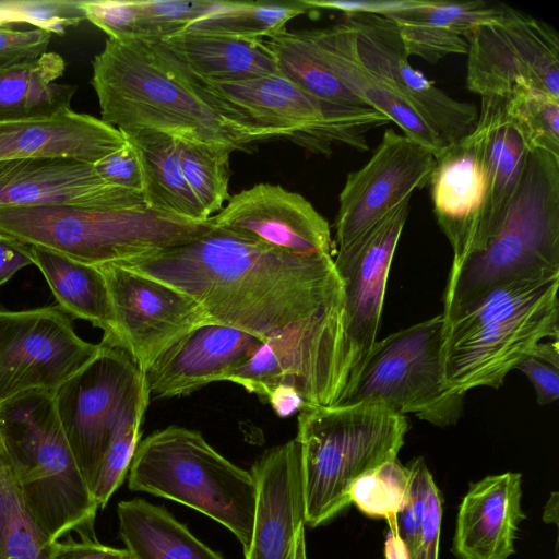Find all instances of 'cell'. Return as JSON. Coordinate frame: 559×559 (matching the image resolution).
I'll use <instances>...</instances> for the list:
<instances>
[{
    "instance_id": "6da1fadb",
    "label": "cell",
    "mask_w": 559,
    "mask_h": 559,
    "mask_svg": "<svg viewBox=\"0 0 559 559\" xmlns=\"http://www.w3.org/2000/svg\"><path fill=\"white\" fill-rule=\"evenodd\" d=\"M119 264L181 290L213 323L262 341L345 307L331 254L280 251L214 225L187 243Z\"/></svg>"
},
{
    "instance_id": "7a4b0ae2",
    "label": "cell",
    "mask_w": 559,
    "mask_h": 559,
    "mask_svg": "<svg viewBox=\"0 0 559 559\" xmlns=\"http://www.w3.org/2000/svg\"><path fill=\"white\" fill-rule=\"evenodd\" d=\"M92 70L100 119L118 130L146 128L233 151L258 142L200 90L158 38H108Z\"/></svg>"
},
{
    "instance_id": "3957f363",
    "label": "cell",
    "mask_w": 559,
    "mask_h": 559,
    "mask_svg": "<svg viewBox=\"0 0 559 559\" xmlns=\"http://www.w3.org/2000/svg\"><path fill=\"white\" fill-rule=\"evenodd\" d=\"M559 275L500 285L443 319L445 385L499 389L545 338L559 340Z\"/></svg>"
},
{
    "instance_id": "277c9868",
    "label": "cell",
    "mask_w": 559,
    "mask_h": 559,
    "mask_svg": "<svg viewBox=\"0 0 559 559\" xmlns=\"http://www.w3.org/2000/svg\"><path fill=\"white\" fill-rule=\"evenodd\" d=\"M306 525L335 519L352 503L353 483L394 461L409 425L378 399L348 404L306 405L298 414Z\"/></svg>"
},
{
    "instance_id": "5b68a950",
    "label": "cell",
    "mask_w": 559,
    "mask_h": 559,
    "mask_svg": "<svg viewBox=\"0 0 559 559\" xmlns=\"http://www.w3.org/2000/svg\"><path fill=\"white\" fill-rule=\"evenodd\" d=\"M559 275V156L528 152L520 185L484 248L451 267L443 319L503 284Z\"/></svg>"
},
{
    "instance_id": "8992f818",
    "label": "cell",
    "mask_w": 559,
    "mask_h": 559,
    "mask_svg": "<svg viewBox=\"0 0 559 559\" xmlns=\"http://www.w3.org/2000/svg\"><path fill=\"white\" fill-rule=\"evenodd\" d=\"M0 439L16 467L24 501L41 531L96 539L98 504L70 448L53 393L29 391L0 404Z\"/></svg>"
},
{
    "instance_id": "52a82bcc",
    "label": "cell",
    "mask_w": 559,
    "mask_h": 559,
    "mask_svg": "<svg viewBox=\"0 0 559 559\" xmlns=\"http://www.w3.org/2000/svg\"><path fill=\"white\" fill-rule=\"evenodd\" d=\"M212 227V218L192 221L148 204L0 210V234L96 266L156 254Z\"/></svg>"
},
{
    "instance_id": "ba28073f",
    "label": "cell",
    "mask_w": 559,
    "mask_h": 559,
    "mask_svg": "<svg viewBox=\"0 0 559 559\" xmlns=\"http://www.w3.org/2000/svg\"><path fill=\"white\" fill-rule=\"evenodd\" d=\"M128 487L194 509L230 531L245 549L251 538L257 487L246 471L195 430L169 426L138 443Z\"/></svg>"
},
{
    "instance_id": "9c48e42d",
    "label": "cell",
    "mask_w": 559,
    "mask_h": 559,
    "mask_svg": "<svg viewBox=\"0 0 559 559\" xmlns=\"http://www.w3.org/2000/svg\"><path fill=\"white\" fill-rule=\"evenodd\" d=\"M441 314L376 341L354 367L336 404L378 399L400 415L413 413L439 427L461 417L465 395L445 385Z\"/></svg>"
},
{
    "instance_id": "30bf717a",
    "label": "cell",
    "mask_w": 559,
    "mask_h": 559,
    "mask_svg": "<svg viewBox=\"0 0 559 559\" xmlns=\"http://www.w3.org/2000/svg\"><path fill=\"white\" fill-rule=\"evenodd\" d=\"M353 359L345 332V307L300 321L263 340L225 381L265 402L280 384L295 388L306 405H333L342 395Z\"/></svg>"
},
{
    "instance_id": "8fae6325",
    "label": "cell",
    "mask_w": 559,
    "mask_h": 559,
    "mask_svg": "<svg viewBox=\"0 0 559 559\" xmlns=\"http://www.w3.org/2000/svg\"><path fill=\"white\" fill-rule=\"evenodd\" d=\"M464 38L471 92L508 96L525 87L559 99V37L546 22L503 4L500 13Z\"/></svg>"
},
{
    "instance_id": "7c38bea8",
    "label": "cell",
    "mask_w": 559,
    "mask_h": 559,
    "mask_svg": "<svg viewBox=\"0 0 559 559\" xmlns=\"http://www.w3.org/2000/svg\"><path fill=\"white\" fill-rule=\"evenodd\" d=\"M144 390L143 373L132 358L100 342L98 354L53 392L63 431L90 488L122 413Z\"/></svg>"
},
{
    "instance_id": "4fadbf2b",
    "label": "cell",
    "mask_w": 559,
    "mask_h": 559,
    "mask_svg": "<svg viewBox=\"0 0 559 559\" xmlns=\"http://www.w3.org/2000/svg\"><path fill=\"white\" fill-rule=\"evenodd\" d=\"M99 349L59 306L0 309V404L28 391L53 393Z\"/></svg>"
},
{
    "instance_id": "5bb4252c",
    "label": "cell",
    "mask_w": 559,
    "mask_h": 559,
    "mask_svg": "<svg viewBox=\"0 0 559 559\" xmlns=\"http://www.w3.org/2000/svg\"><path fill=\"white\" fill-rule=\"evenodd\" d=\"M337 24L355 60L407 100L445 146L473 131L476 106L451 97L411 66L400 31L391 20L352 13Z\"/></svg>"
},
{
    "instance_id": "9a60e30c",
    "label": "cell",
    "mask_w": 559,
    "mask_h": 559,
    "mask_svg": "<svg viewBox=\"0 0 559 559\" xmlns=\"http://www.w3.org/2000/svg\"><path fill=\"white\" fill-rule=\"evenodd\" d=\"M114 310L117 348L144 373L192 330L213 323L188 295L119 263L98 266Z\"/></svg>"
},
{
    "instance_id": "2e32d148",
    "label": "cell",
    "mask_w": 559,
    "mask_h": 559,
    "mask_svg": "<svg viewBox=\"0 0 559 559\" xmlns=\"http://www.w3.org/2000/svg\"><path fill=\"white\" fill-rule=\"evenodd\" d=\"M190 74L222 111L269 139L290 138L321 153H330L333 144L352 146L347 136L329 120L323 106L280 71L227 82Z\"/></svg>"
},
{
    "instance_id": "e0dca14e",
    "label": "cell",
    "mask_w": 559,
    "mask_h": 559,
    "mask_svg": "<svg viewBox=\"0 0 559 559\" xmlns=\"http://www.w3.org/2000/svg\"><path fill=\"white\" fill-rule=\"evenodd\" d=\"M436 156L403 133L388 129L369 160L347 175L338 195L335 243L344 248L430 180Z\"/></svg>"
},
{
    "instance_id": "ac0fdd59",
    "label": "cell",
    "mask_w": 559,
    "mask_h": 559,
    "mask_svg": "<svg viewBox=\"0 0 559 559\" xmlns=\"http://www.w3.org/2000/svg\"><path fill=\"white\" fill-rule=\"evenodd\" d=\"M405 200L333 259L344 284L345 332L353 369L377 341L386 282L409 213Z\"/></svg>"
},
{
    "instance_id": "d6986e66",
    "label": "cell",
    "mask_w": 559,
    "mask_h": 559,
    "mask_svg": "<svg viewBox=\"0 0 559 559\" xmlns=\"http://www.w3.org/2000/svg\"><path fill=\"white\" fill-rule=\"evenodd\" d=\"M429 185L433 214L451 245L454 267L481 250L493 231L487 170L474 131L436 156Z\"/></svg>"
},
{
    "instance_id": "ffe728a7",
    "label": "cell",
    "mask_w": 559,
    "mask_h": 559,
    "mask_svg": "<svg viewBox=\"0 0 559 559\" xmlns=\"http://www.w3.org/2000/svg\"><path fill=\"white\" fill-rule=\"evenodd\" d=\"M211 218L214 226L280 251L332 255L328 221L305 197L280 185L241 190Z\"/></svg>"
},
{
    "instance_id": "44dd1931",
    "label": "cell",
    "mask_w": 559,
    "mask_h": 559,
    "mask_svg": "<svg viewBox=\"0 0 559 559\" xmlns=\"http://www.w3.org/2000/svg\"><path fill=\"white\" fill-rule=\"evenodd\" d=\"M257 497L245 559H308L297 439L266 450L251 467Z\"/></svg>"
},
{
    "instance_id": "7402d4cb",
    "label": "cell",
    "mask_w": 559,
    "mask_h": 559,
    "mask_svg": "<svg viewBox=\"0 0 559 559\" xmlns=\"http://www.w3.org/2000/svg\"><path fill=\"white\" fill-rule=\"evenodd\" d=\"M142 204H147L143 194L105 182L87 163L72 158L0 160V210Z\"/></svg>"
},
{
    "instance_id": "603a6c76",
    "label": "cell",
    "mask_w": 559,
    "mask_h": 559,
    "mask_svg": "<svg viewBox=\"0 0 559 559\" xmlns=\"http://www.w3.org/2000/svg\"><path fill=\"white\" fill-rule=\"evenodd\" d=\"M261 342L245 331L215 323L192 330L143 373L148 399L180 397L209 383L225 381Z\"/></svg>"
},
{
    "instance_id": "cb8c5ba5",
    "label": "cell",
    "mask_w": 559,
    "mask_h": 559,
    "mask_svg": "<svg viewBox=\"0 0 559 559\" xmlns=\"http://www.w3.org/2000/svg\"><path fill=\"white\" fill-rule=\"evenodd\" d=\"M264 43L278 71L323 106L329 120L355 150H368L367 131L391 122L342 83L323 58L310 29H284Z\"/></svg>"
},
{
    "instance_id": "d4e9b609",
    "label": "cell",
    "mask_w": 559,
    "mask_h": 559,
    "mask_svg": "<svg viewBox=\"0 0 559 559\" xmlns=\"http://www.w3.org/2000/svg\"><path fill=\"white\" fill-rule=\"evenodd\" d=\"M522 475L506 472L469 485L456 515L452 552L456 559H508L521 522Z\"/></svg>"
},
{
    "instance_id": "484cf974",
    "label": "cell",
    "mask_w": 559,
    "mask_h": 559,
    "mask_svg": "<svg viewBox=\"0 0 559 559\" xmlns=\"http://www.w3.org/2000/svg\"><path fill=\"white\" fill-rule=\"evenodd\" d=\"M126 143L117 128L72 108L0 122V160L72 158L93 165Z\"/></svg>"
},
{
    "instance_id": "4316f807",
    "label": "cell",
    "mask_w": 559,
    "mask_h": 559,
    "mask_svg": "<svg viewBox=\"0 0 559 559\" xmlns=\"http://www.w3.org/2000/svg\"><path fill=\"white\" fill-rule=\"evenodd\" d=\"M310 32L323 58L349 91L368 107L396 123L403 134L433 152L435 156L442 152L444 143L416 109L355 60L338 24L312 28Z\"/></svg>"
},
{
    "instance_id": "83f0119b",
    "label": "cell",
    "mask_w": 559,
    "mask_h": 559,
    "mask_svg": "<svg viewBox=\"0 0 559 559\" xmlns=\"http://www.w3.org/2000/svg\"><path fill=\"white\" fill-rule=\"evenodd\" d=\"M160 40L191 73L209 81H240L278 72L264 39L187 29Z\"/></svg>"
},
{
    "instance_id": "f1b7e54d",
    "label": "cell",
    "mask_w": 559,
    "mask_h": 559,
    "mask_svg": "<svg viewBox=\"0 0 559 559\" xmlns=\"http://www.w3.org/2000/svg\"><path fill=\"white\" fill-rule=\"evenodd\" d=\"M29 249L33 264L43 273L58 306L100 329L102 343L117 347L111 299L100 269L41 247L29 246Z\"/></svg>"
},
{
    "instance_id": "f546056e",
    "label": "cell",
    "mask_w": 559,
    "mask_h": 559,
    "mask_svg": "<svg viewBox=\"0 0 559 559\" xmlns=\"http://www.w3.org/2000/svg\"><path fill=\"white\" fill-rule=\"evenodd\" d=\"M117 516L119 537L132 559H224L162 506L122 500Z\"/></svg>"
},
{
    "instance_id": "4dcf8cb0",
    "label": "cell",
    "mask_w": 559,
    "mask_h": 559,
    "mask_svg": "<svg viewBox=\"0 0 559 559\" xmlns=\"http://www.w3.org/2000/svg\"><path fill=\"white\" fill-rule=\"evenodd\" d=\"M64 71L66 61L57 52H45L31 61L0 64V122L70 109L76 86L56 82Z\"/></svg>"
},
{
    "instance_id": "1f68e13d",
    "label": "cell",
    "mask_w": 559,
    "mask_h": 559,
    "mask_svg": "<svg viewBox=\"0 0 559 559\" xmlns=\"http://www.w3.org/2000/svg\"><path fill=\"white\" fill-rule=\"evenodd\" d=\"M120 131L140 154L145 176L144 198L148 205L192 221L211 218L186 181L177 139L146 128Z\"/></svg>"
},
{
    "instance_id": "d6a6232c",
    "label": "cell",
    "mask_w": 559,
    "mask_h": 559,
    "mask_svg": "<svg viewBox=\"0 0 559 559\" xmlns=\"http://www.w3.org/2000/svg\"><path fill=\"white\" fill-rule=\"evenodd\" d=\"M53 542L29 513L16 467L0 439V559H52Z\"/></svg>"
},
{
    "instance_id": "836d02e7",
    "label": "cell",
    "mask_w": 559,
    "mask_h": 559,
    "mask_svg": "<svg viewBox=\"0 0 559 559\" xmlns=\"http://www.w3.org/2000/svg\"><path fill=\"white\" fill-rule=\"evenodd\" d=\"M312 11L304 0L236 1L226 11L193 23L188 29L240 38L263 39L286 29V24Z\"/></svg>"
},
{
    "instance_id": "e575fe53",
    "label": "cell",
    "mask_w": 559,
    "mask_h": 559,
    "mask_svg": "<svg viewBox=\"0 0 559 559\" xmlns=\"http://www.w3.org/2000/svg\"><path fill=\"white\" fill-rule=\"evenodd\" d=\"M186 181L207 217L217 214L230 198L231 148L203 142L178 140Z\"/></svg>"
},
{
    "instance_id": "d590c367",
    "label": "cell",
    "mask_w": 559,
    "mask_h": 559,
    "mask_svg": "<svg viewBox=\"0 0 559 559\" xmlns=\"http://www.w3.org/2000/svg\"><path fill=\"white\" fill-rule=\"evenodd\" d=\"M150 402L146 389L122 413L97 473L91 485L92 495L104 509L111 496L123 483L138 443L140 427Z\"/></svg>"
},
{
    "instance_id": "8d00e7d4",
    "label": "cell",
    "mask_w": 559,
    "mask_h": 559,
    "mask_svg": "<svg viewBox=\"0 0 559 559\" xmlns=\"http://www.w3.org/2000/svg\"><path fill=\"white\" fill-rule=\"evenodd\" d=\"M506 108L528 152L540 150L559 156V99L520 87L506 96Z\"/></svg>"
},
{
    "instance_id": "74e56055",
    "label": "cell",
    "mask_w": 559,
    "mask_h": 559,
    "mask_svg": "<svg viewBox=\"0 0 559 559\" xmlns=\"http://www.w3.org/2000/svg\"><path fill=\"white\" fill-rule=\"evenodd\" d=\"M409 489V471L396 459L359 476L349 489V498L367 516L388 520L404 510Z\"/></svg>"
},
{
    "instance_id": "f35d334b",
    "label": "cell",
    "mask_w": 559,
    "mask_h": 559,
    "mask_svg": "<svg viewBox=\"0 0 559 559\" xmlns=\"http://www.w3.org/2000/svg\"><path fill=\"white\" fill-rule=\"evenodd\" d=\"M225 0H139L146 38L164 39L187 31L193 23L231 8Z\"/></svg>"
},
{
    "instance_id": "ab89813d",
    "label": "cell",
    "mask_w": 559,
    "mask_h": 559,
    "mask_svg": "<svg viewBox=\"0 0 559 559\" xmlns=\"http://www.w3.org/2000/svg\"><path fill=\"white\" fill-rule=\"evenodd\" d=\"M84 20L80 0H0V26L25 23L63 35Z\"/></svg>"
},
{
    "instance_id": "60d3db41",
    "label": "cell",
    "mask_w": 559,
    "mask_h": 559,
    "mask_svg": "<svg viewBox=\"0 0 559 559\" xmlns=\"http://www.w3.org/2000/svg\"><path fill=\"white\" fill-rule=\"evenodd\" d=\"M399 28L408 56H416L436 63L450 55H466V39L448 29L401 13L384 16Z\"/></svg>"
},
{
    "instance_id": "b9f144b4",
    "label": "cell",
    "mask_w": 559,
    "mask_h": 559,
    "mask_svg": "<svg viewBox=\"0 0 559 559\" xmlns=\"http://www.w3.org/2000/svg\"><path fill=\"white\" fill-rule=\"evenodd\" d=\"M85 19L116 40L146 38L139 0H81Z\"/></svg>"
},
{
    "instance_id": "7bdbcfd3",
    "label": "cell",
    "mask_w": 559,
    "mask_h": 559,
    "mask_svg": "<svg viewBox=\"0 0 559 559\" xmlns=\"http://www.w3.org/2000/svg\"><path fill=\"white\" fill-rule=\"evenodd\" d=\"M532 383L539 405L559 397V340L539 343L518 367Z\"/></svg>"
},
{
    "instance_id": "ee69618b",
    "label": "cell",
    "mask_w": 559,
    "mask_h": 559,
    "mask_svg": "<svg viewBox=\"0 0 559 559\" xmlns=\"http://www.w3.org/2000/svg\"><path fill=\"white\" fill-rule=\"evenodd\" d=\"M95 173L107 183L144 195L145 176L138 150L124 145L93 164Z\"/></svg>"
},
{
    "instance_id": "f6af8a7d",
    "label": "cell",
    "mask_w": 559,
    "mask_h": 559,
    "mask_svg": "<svg viewBox=\"0 0 559 559\" xmlns=\"http://www.w3.org/2000/svg\"><path fill=\"white\" fill-rule=\"evenodd\" d=\"M52 34L39 29L20 31L0 26V64L35 60L47 52Z\"/></svg>"
},
{
    "instance_id": "bcb514c9",
    "label": "cell",
    "mask_w": 559,
    "mask_h": 559,
    "mask_svg": "<svg viewBox=\"0 0 559 559\" xmlns=\"http://www.w3.org/2000/svg\"><path fill=\"white\" fill-rule=\"evenodd\" d=\"M442 519V496L435 480L429 484L421 535L409 559H438Z\"/></svg>"
},
{
    "instance_id": "7dc6e473",
    "label": "cell",
    "mask_w": 559,
    "mask_h": 559,
    "mask_svg": "<svg viewBox=\"0 0 559 559\" xmlns=\"http://www.w3.org/2000/svg\"><path fill=\"white\" fill-rule=\"evenodd\" d=\"M52 559H132L126 548L100 544L97 539L55 540Z\"/></svg>"
},
{
    "instance_id": "c3c4849f",
    "label": "cell",
    "mask_w": 559,
    "mask_h": 559,
    "mask_svg": "<svg viewBox=\"0 0 559 559\" xmlns=\"http://www.w3.org/2000/svg\"><path fill=\"white\" fill-rule=\"evenodd\" d=\"M33 264L29 246L0 234V286Z\"/></svg>"
},
{
    "instance_id": "681fc988",
    "label": "cell",
    "mask_w": 559,
    "mask_h": 559,
    "mask_svg": "<svg viewBox=\"0 0 559 559\" xmlns=\"http://www.w3.org/2000/svg\"><path fill=\"white\" fill-rule=\"evenodd\" d=\"M265 402L280 417H288L305 406V401L299 392L288 384L275 386L267 394Z\"/></svg>"
},
{
    "instance_id": "f907efd6",
    "label": "cell",
    "mask_w": 559,
    "mask_h": 559,
    "mask_svg": "<svg viewBox=\"0 0 559 559\" xmlns=\"http://www.w3.org/2000/svg\"><path fill=\"white\" fill-rule=\"evenodd\" d=\"M389 534L384 543V556L386 559H409L406 547L399 536L396 516L385 520Z\"/></svg>"
},
{
    "instance_id": "816d5d0a",
    "label": "cell",
    "mask_w": 559,
    "mask_h": 559,
    "mask_svg": "<svg viewBox=\"0 0 559 559\" xmlns=\"http://www.w3.org/2000/svg\"><path fill=\"white\" fill-rule=\"evenodd\" d=\"M549 518L547 522L554 523L557 525L558 523V492L554 491L551 497L549 498L545 511H544V520Z\"/></svg>"
}]
</instances>
